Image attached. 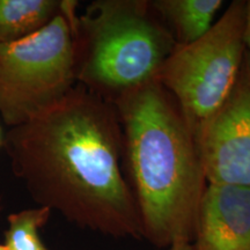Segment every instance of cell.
I'll use <instances>...</instances> for the list:
<instances>
[{
  "label": "cell",
  "instance_id": "1",
  "mask_svg": "<svg viewBox=\"0 0 250 250\" xmlns=\"http://www.w3.org/2000/svg\"><path fill=\"white\" fill-rule=\"evenodd\" d=\"M12 171L39 206L114 239L143 240L136 199L123 175L116 105L77 85L2 138Z\"/></svg>",
  "mask_w": 250,
  "mask_h": 250
},
{
  "label": "cell",
  "instance_id": "2",
  "mask_svg": "<svg viewBox=\"0 0 250 250\" xmlns=\"http://www.w3.org/2000/svg\"><path fill=\"white\" fill-rule=\"evenodd\" d=\"M114 104L143 239L165 250L192 243L208 181L176 101L154 79L123 94Z\"/></svg>",
  "mask_w": 250,
  "mask_h": 250
},
{
  "label": "cell",
  "instance_id": "3",
  "mask_svg": "<svg viewBox=\"0 0 250 250\" xmlns=\"http://www.w3.org/2000/svg\"><path fill=\"white\" fill-rule=\"evenodd\" d=\"M175 46L148 0H95L74 23L76 81L114 103L156 79Z\"/></svg>",
  "mask_w": 250,
  "mask_h": 250
},
{
  "label": "cell",
  "instance_id": "4",
  "mask_svg": "<svg viewBox=\"0 0 250 250\" xmlns=\"http://www.w3.org/2000/svg\"><path fill=\"white\" fill-rule=\"evenodd\" d=\"M78 2L64 0L44 28L0 44V117L9 127L51 107L77 85L74 23Z\"/></svg>",
  "mask_w": 250,
  "mask_h": 250
},
{
  "label": "cell",
  "instance_id": "5",
  "mask_svg": "<svg viewBox=\"0 0 250 250\" xmlns=\"http://www.w3.org/2000/svg\"><path fill=\"white\" fill-rule=\"evenodd\" d=\"M246 12L247 0L230 2L205 35L175 46L156 76L193 136L235 85L246 55Z\"/></svg>",
  "mask_w": 250,
  "mask_h": 250
},
{
  "label": "cell",
  "instance_id": "6",
  "mask_svg": "<svg viewBox=\"0 0 250 250\" xmlns=\"http://www.w3.org/2000/svg\"><path fill=\"white\" fill-rule=\"evenodd\" d=\"M208 183L250 187V58L235 85L193 136Z\"/></svg>",
  "mask_w": 250,
  "mask_h": 250
},
{
  "label": "cell",
  "instance_id": "7",
  "mask_svg": "<svg viewBox=\"0 0 250 250\" xmlns=\"http://www.w3.org/2000/svg\"><path fill=\"white\" fill-rule=\"evenodd\" d=\"M193 250H250V187L208 183Z\"/></svg>",
  "mask_w": 250,
  "mask_h": 250
},
{
  "label": "cell",
  "instance_id": "8",
  "mask_svg": "<svg viewBox=\"0 0 250 250\" xmlns=\"http://www.w3.org/2000/svg\"><path fill=\"white\" fill-rule=\"evenodd\" d=\"M151 6L169 29L176 45H188L213 26L223 0H152Z\"/></svg>",
  "mask_w": 250,
  "mask_h": 250
},
{
  "label": "cell",
  "instance_id": "9",
  "mask_svg": "<svg viewBox=\"0 0 250 250\" xmlns=\"http://www.w3.org/2000/svg\"><path fill=\"white\" fill-rule=\"evenodd\" d=\"M64 0H0V44L23 40L44 28Z\"/></svg>",
  "mask_w": 250,
  "mask_h": 250
},
{
  "label": "cell",
  "instance_id": "10",
  "mask_svg": "<svg viewBox=\"0 0 250 250\" xmlns=\"http://www.w3.org/2000/svg\"><path fill=\"white\" fill-rule=\"evenodd\" d=\"M51 210L39 206L28 208L7 217L8 227L5 230L6 250H49L42 242L40 229L49 221Z\"/></svg>",
  "mask_w": 250,
  "mask_h": 250
},
{
  "label": "cell",
  "instance_id": "11",
  "mask_svg": "<svg viewBox=\"0 0 250 250\" xmlns=\"http://www.w3.org/2000/svg\"><path fill=\"white\" fill-rule=\"evenodd\" d=\"M246 50L250 58V0H247V12H246V31H245Z\"/></svg>",
  "mask_w": 250,
  "mask_h": 250
},
{
  "label": "cell",
  "instance_id": "12",
  "mask_svg": "<svg viewBox=\"0 0 250 250\" xmlns=\"http://www.w3.org/2000/svg\"><path fill=\"white\" fill-rule=\"evenodd\" d=\"M167 250H193L191 243H182V245H176L170 247L169 249Z\"/></svg>",
  "mask_w": 250,
  "mask_h": 250
},
{
  "label": "cell",
  "instance_id": "13",
  "mask_svg": "<svg viewBox=\"0 0 250 250\" xmlns=\"http://www.w3.org/2000/svg\"><path fill=\"white\" fill-rule=\"evenodd\" d=\"M0 145H2V136H1V130H0Z\"/></svg>",
  "mask_w": 250,
  "mask_h": 250
},
{
  "label": "cell",
  "instance_id": "14",
  "mask_svg": "<svg viewBox=\"0 0 250 250\" xmlns=\"http://www.w3.org/2000/svg\"><path fill=\"white\" fill-rule=\"evenodd\" d=\"M0 250H6V249H5V246L1 245V243H0Z\"/></svg>",
  "mask_w": 250,
  "mask_h": 250
}]
</instances>
